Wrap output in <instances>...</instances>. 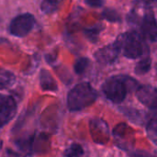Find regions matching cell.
<instances>
[{
	"mask_svg": "<svg viewBox=\"0 0 157 157\" xmlns=\"http://www.w3.org/2000/svg\"><path fill=\"white\" fill-rule=\"evenodd\" d=\"M151 64H152L151 57L149 55H146L136 64L134 71L137 75H145L150 71Z\"/></svg>",
	"mask_w": 157,
	"mask_h": 157,
	"instance_id": "11",
	"label": "cell"
},
{
	"mask_svg": "<svg viewBox=\"0 0 157 157\" xmlns=\"http://www.w3.org/2000/svg\"><path fill=\"white\" fill-rule=\"evenodd\" d=\"M40 85L43 91H56L57 84L49 71L42 69L40 73Z\"/></svg>",
	"mask_w": 157,
	"mask_h": 157,
	"instance_id": "9",
	"label": "cell"
},
{
	"mask_svg": "<svg viewBox=\"0 0 157 157\" xmlns=\"http://www.w3.org/2000/svg\"><path fill=\"white\" fill-rule=\"evenodd\" d=\"M121 51V40L120 37L112 43L98 49L94 56L96 60L103 64L113 63L119 57Z\"/></svg>",
	"mask_w": 157,
	"mask_h": 157,
	"instance_id": "5",
	"label": "cell"
},
{
	"mask_svg": "<svg viewBox=\"0 0 157 157\" xmlns=\"http://www.w3.org/2000/svg\"><path fill=\"white\" fill-rule=\"evenodd\" d=\"M83 155L84 150L82 146L77 144H73L64 151L65 157H81Z\"/></svg>",
	"mask_w": 157,
	"mask_h": 157,
	"instance_id": "17",
	"label": "cell"
},
{
	"mask_svg": "<svg viewBox=\"0 0 157 157\" xmlns=\"http://www.w3.org/2000/svg\"><path fill=\"white\" fill-rule=\"evenodd\" d=\"M123 55L128 59H137L144 54V49L141 38L136 32H129L120 37Z\"/></svg>",
	"mask_w": 157,
	"mask_h": 157,
	"instance_id": "3",
	"label": "cell"
},
{
	"mask_svg": "<svg viewBox=\"0 0 157 157\" xmlns=\"http://www.w3.org/2000/svg\"><path fill=\"white\" fill-rule=\"evenodd\" d=\"M137 98L151 109H157V88L152 86H142L136 90Z\"/></svg>",
	"mask_w": 157,
	"mask_h": 157,
	"instance_id": "7",
	"label": "cell"
},
{
	"mask_svg": "<svg viewBox=\"0 0 157 157\" xmlns=\"http://www.w3.org/2000/svg\"><path fill=\"white\" fill-rule=\"evenodd\" d=\"M1 148H2V141L0 140V150H1Z\"/></svg>",
	"mask_w": 157,
	"mask_h": 157,
	"instance_id": "22",
	"label": "cell"
},
{
	"mask_svg": "<svg viewBox=\"0 0 157 157\" xmlns=\"http://www.w3.org/2000/svg\"><path fill=\"white\" fill-rule=\"evenodd\" d=\"M85 3L91 7H100L105 4L104 0H84Z\"/></svg>",
	"mask_w": 157,
	"mask_h": 157,
	"instance_id": "19",
	"label": "cell"
},
{
	"mask_svg": "<svg viewBox=\"0 0 157 157\" xmlns=\"http://www.w3.org/2000/svg\"><path fill=\"white\" fill-rule=\"evenodd\" d=\"M137 86L138 83L133 78L126 75H117L107 79L102 86V90L108 99L119 104L124 100L128 91L137 90Z\"/></svg>",
	"mask_w": 157,
	"mask_h": 157,
	"instance_id": "1",
	"label": "cell"
},
{
	"mask_svg": "<svg viewBox=\"0 0 157 157\" xmlns=\"http://www.w3.org/2000/svg\"><path fill=\"white\" fill-rule=\"evenodd\" d=\"M89 63H90V61L86 57H81V58L77 59L74 65L75 72L77 75L84 74L86 72V70L87 69V67L89 66Z\"/></svg>",
	"mask_w": 157,
	"mask_h": 157,
	"instance_id": "14",
	"label": "cell"
},
{
	"mask_svg": "<svg viewBox=\"0 0 157 157\" xmlns=\"http://www.w3.org/2000/svg\"><path fill=\"white\" fill-rule=\"evenodd\" d=\"M132 157H152L149 154L144 152V151H137L136 153H134Z\"/></svg>",
	"mask_w": 157,
	"mask_h": 157,
	"instance_id": "20",
	"label": "cell"
},
{
	"mask_svg": "<svg viewBox=\"0 0 157 157\" xmlns=\"http://www.w3.org/2000/svg\"><path fill=\"white\" fill-rule=\"evenodd\" d=\"M103 26L101 24H98V25H95L91 28H88V29H86L84 30V33L86 35V37L92 42H96L98 40V35L99 33L102 31L103 29Z\"/></svg>",
	"mask_w": 157,
	"mask_h": 157,
	"instance_id": "12",
	"label": "cell"
},
{
	"mask_svg": "<svg viewBox=\"0 0 157 157\" xmlns=\"http://www.w3.org/2000/svg\"><path fill=\"white\" fill-rule=\"evenodd\" d=\"M127 113H128L127 116L129 117V119H130L132 121H133V122H135V123H137V124H141L142 117H141L139 111H137V110H135V109H129Z\"/></svg>",
	"mask_w": 157,
	"mask_h": 157,
	"instance_id": "18",
	"label": "cell"
},
{
	"mask_svg": "<svg viewBox=\"0 0 157 157\" xmlns=\"http://www.w3.org/2000/svg\"><path fill=\"white\" fill-rule=\"evenodd\" d=\"M58 4L59 0H42L40 5L41 11L46 14H52L57 9Z\"/></svg>",
	"mask_w": 157,
	"mask_h": 157,
	"instance_id": "15",
	"label": "cell"
},
{
	"mask_svg": "<svg viewBox=\"0 0 157 157\" xmlns=\"http://www.w3.org/2000/svg\"><path fill=\"white\" fill-rule=\"evenodd\" d=\"M17 112V103L12 97H6L0 106V129L8 123Z\"/></svg>",
	"mask_w": 157,
	"mask_h": 157,
	"instance_id": "8",
	"label": "cell"
},
{
	"mask_svg": "<svg viewBox=\"0 0 157 157\" xmlns=\"http://www.w3.org/2000/svg\"><path fill=\"white\" fill-rule=\"evenodd\" d=\"M147 134L149 139L157 145V119L154 118L149 121L147 124Z\"/></svg>",
	"mask_w": 157,
	"mask_h": 157,
	"instance_id": "13",
	"label": "cell"
},
{
	"mask_svg": "<svg viewBox=\"0 0 157 157\" xmlns=\"http://www.w3.org/2000/svg\"><path fill=\"white\" fill-rule=\"evenodd\" d=\"M98 98L97 91L89 83H80L67 96V106L72 111H79L91 106Z\"/></svg>",
	"mask_w": 157,
	"mask_h": 157,
	"instance_id": "2",
	"label": "cell"
},
{
	"mask_svg": "<svg viewBox=\"0 0 157 157\" xmlns=\"http://www.w3.org/2000/svg\"><path fill=\"white\" fill-rule=\"evenodd\" d=\"M15 75L11 72L0 67V89L10 87L15 82Z\"/></svg>",
	"mask_w": 157,
	"mask_h": 157,
	"instance_id": "10",
	"label": "cell"
},
{
	"mask_svg": "<svg viewBox=\"0 0 157 157\" xmlns=\"http://www.w3.org/2000/svg\"><path fill=\"white\" fill-rule=\"evenodd\" d=\"M142 33L150 41L157 40V21L152 7L147 6L141 21Z\"/></svg>",
	"mask_w": 157,
	"mask_h": 157,
	"instance_id": "6",
	"label": "cell"
},
{
	"mask_svg": "<svg viewBox=\"0 0 157 157\" xmlns=\"http://www.w3.org/2000/svg\"><path fill=\"white\" fill-rule=\"evenodd\" d=\"M6 97V96H4V95L0 94V106H1V105H2V103L4 102V100H5Z\"/></svg>",
	"mask_w": 157,
	"mask_h": 157,
	"instance_id": "21",
	"label": "cell"
},
{
	"mask_svg": "<svg viewBox=\"0 0 157 157\" xmlns=\"http://www.w3.org/2000/svg\"><path fill=\"white\" fill-rule=\"evenodd\" d=\"M36 23L35 17L30 13H24L15 17L8 27L10 34L17 38L27 36L34 28Z\"/></svg>",
	"mask_w": 157,
	"mask_h": 157,
	"instance_id": "4",
	"label": "cell"
},
{
	"mask_svg": "<svg viewBox=\"0 0 157 157\" xmlns=\"http://www.w3.org/2000/svg\"><path fill=\"white\" fill-rule=\"evenodd\" d=\"M102 17L108 21L113 23H118L121 21V17L120 16V14L115 9H111V8H106L102 12Z\"/></svg>",
	"mask_w": 157,
	"mask_h": 157,
	"instance_id": "16",
	"label": "cell"
}]
</instances>
